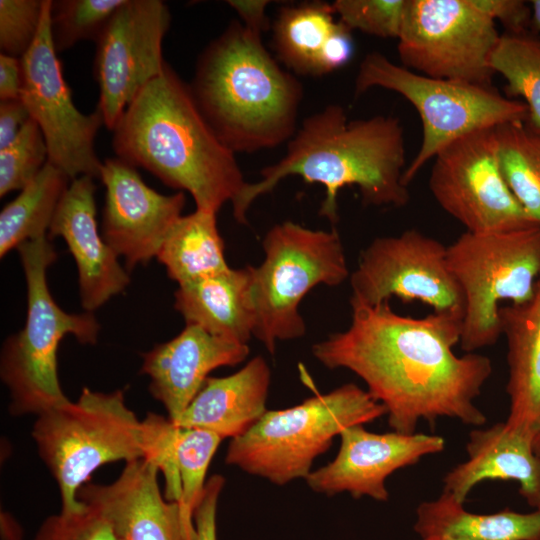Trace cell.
<instances>
[{
  "instance_id": "obj_1",
  "label": "cell",
  "mask_w": 540,
  "mask_h": 540,
  "mask_svg": "<svg viewBox=\"0 0 540 540\" xmlns=\"http://www.w3.org/2000/svg\"><path fill=\"white\" fill-rule=\"evenodd\" d=\"M351 323L312 346L329 369L343 368L361 378L387 411L393 431L415 433L420 420L439 417L480 426L486 417L474 400L492 373L487 356L454 354L463 318L433 312L415 318L377 305L350 303Z\"/></svg>"
},
{
  "instance_id": "obj_23",
  "label": "cell",
  "mask_w": 540,
  "mask_h": 540,
  "mask_svg": "<svg viewBox=\"0 0 540 540\" xmlns=\"http://www.w3.org/2000/svg\"><path fill=\"white\" fill-rule=\"evenodd\" d=\"M271 382L266 360L256 356L226 377H208L183 413L172 421L182 428H199L222 439L248 432L265 414Z\"/></svg>"
},
{
  "instance_id": "obj_41",
  "label": "cell",
  "mask_w": 540,
  "mask_h": 540,
  "mask_svg": "<svg viewBox=\"0 0 540 540\" xmlns=\"http://www.w3.org/2000/svg\"><path fill=\"white\" fill-rule=\"evenodd\" d=\"M30 118V113L21 99L0 101V150L15 140Z\"/></svg>"
},
{
  "instance_id": "obj_44",
  "label": "cell",
  "mask_w": 540,
  "mask_h": 540,
  "mask_svg": "<svg viewBox=\"0 0 540 540\" xmlns=\"http://www.w3.org/2000/svg\"><path fill=\"white\" fill-rule=\"evenodd\" d=\"M1 527L3 540H21L22 533L19 525L7 514H2Z\"/></svg>"
},
{
  "instance_id": "obj_28",
  "label": "cell",
  "mask_w": 540,
  "mask_h": 540,
  "mask_svg": "<svg viewBox=\"0 0 540 540\" xmlns=\"http://www.w3.org/2000/svg\"><path fill=\"white\" fill-rule=\"evenodd\" d=\"M71 179L49 161L0 213V256L22 243L48 235L58 204Z\"/></svg>"
},
{
  "instance_id": "obj_36",
  "label": "cell",
  "mask_w": 540,
  "mask_h": 540,
  "mask_svg": "<svg viewBox=\"0 0 540 540\" xmlns=\"http://www.w3.org/2000/svg\"><path fill=\"white\" fill-rule=\"evenodd\" d=\"M44 0H0L1 53L22 58L32 46L42 20Z\"/></svg>"
},
{
  "instance_id": "obj_14",
  "label": "cell",
  "mask_w": 540,
  "mask_h": 540,
  "mask_svg": "<svg viewBox=\"0 0 540 540\" xmlns=\"http://www.w3.org/2000/svg\"><path fill=\"white\" fill-rule=\"evenodd\" d=\"M428 183L439 206L466 231H503L535 221L504 179L496 127L474 131L444 147L434 157Z\"/></svg>"
},
{
  "instance_id": "obj_12",
  "label": "cell",
  "mask_w": 540,
  "mask_h": 540,
  "mask_svg": "<svg viewBox=\"0 0 540 540\" xmlns=\"http://www.w3.org/2000/svg\"><path fill=\"white\" fill-rule=\"evenodd\" d=\"M349 278L350 303L372 306L397 297L464 316V296L449 269L447 246L414 228L375 238Z\"/></svg>"
},
{
  "instance_id": "obj_38",
  "label": "cell",
  "mask_w": 540,
  "mask_h": 540,
  "mask_svg": "<svg viewBox=\"0 0 540 540\" xmlns=\"http://www.w3.org/2000/svg\"><path fill=\"white\" fill-rule=\"evenodd\" d=\"M472 5L493 21L498 20L505 32H523L531 29V4L523 0H470Z\"/></svg>"
},
{
  "instance_id": "obj_45",
  "label": "cell",
  "mask_w": 540,
  "mask_h": 540,
  "mask_svg": "<svg viewBox=\"0 0 540 540\" xmlns=\"http://www.w3.org/2000/svg\"><path fill=\"white\" fill-rule=\"evenodd\" d=\"M532 8L531 30L540 32V0L530 2Z\"/></svg>"
},
{
  "instance_id": "obj_25",
  "label": "cell",
  "mask_w": 540,
  "mask_h": 540,
  "mask_svg": "<svg viewBox=\"0 0 540 540\" xmlns=\"http://www.w3.org/2000/svg\"><path fill=\"white\" fill-rule=\"evenodd\" d=\"M463 504L447 491L436 500L420 503L414 530L422 539L540 540V508L527 514L508 508L492 514H475Z\"/></svg>"
},
{
  "instance_id": "obj_26",
  "label": "cell",
  "mask_w": 540,
  "mask_h": 540,
  "mask_svg": "<svg viewBox=\"0 0 540 540\" xmlns=\"http://www.w3.org/2000/svg\"><path fill=\"white\" fill-rule=\"evenodd\" d=\"M156 258L178 285L228 269L216 213L196 209L182 215L169 230Z\"/></svg>"
},
{
  "instance_id": "obj_10",
  "label": "cell",
  "mask_w": 540,
  "mask_h": 540,
  "mask_svg": "<svg viewBox=\"0 0 540 540\" xmlns=\"http://www.w3.org/2000/svg\"><path fill=\"white\" fill-rule=\"evenodd\" d=\"M265 258L253 267V336L271 354L276 342L306 332L299 304L314 287L342 284L350 273L335 228L313 230L293 221L273 226L263 239Z\"/></svg>"
},
{
  "instance_id": "obj_5",
  "label": "cell",
  "mask_w": 540,
  "mask_h": 540,
  "mask_svg": "<svg viewBox=\"0 0 540 540\" xmlns=\"http://www.w3.org/2000/svg\"><path fill=\"white\" fill-rule=\"evenodd\" d=\"M27 286L24 327L3 343L0 376L10 393V413L37 416L69 399L57 371L58 346L66 335L95 344L100 324L91 312L68 313L57 305L47 284V269L56 260L48 235L17 247Z\"/></svg>"
},
{
  "instance_id": "obj_24",
  "label": "cell",
  "mask_w": 540,
  "mask_h": 540,
  "mask_svg": "<svg viewBox=\"0 0 540 540\" xmlns=\"http://www.w3.org/2000/svg\"><path fill=\"white\" fill-rule=\"evenodd\" d=\"M253 267L224 271L179 284L174 308L186 324L196 325L220 338L247 344L253 336L255 310Z\"/></svg>"
},
{
  "instance_id": "obj_43",
  "label": "cell",
  "mask_w": 540,
  "mask_h": 540,
  "mask_svg": "<svg viewBox=\"0 0 540 540\" xmlns=\"http://www.w3.org/2000/svg\"><path fill=\"white\" fill-rule=\"evenodd\" d=\"M22 87L21 59L0 54V101L20 99Z\"/></svg>"
},
{
  "instance_id": "obj_2",
  "label": "cell",
  "mask_w": 540,
  "mask_h": 540,
  "mask_svg": "<svg viewBox=\"0 0 540 540\" xmlns=\"http://www.w3.org/2000/svg\"><path fill=\"white\" fill-rule=\"evenodd\" d=\"M405 145L399 118L376 115L348 120L344 108L331 104L306 117L288 141L278 162L260 171L261 179L247 183L232 202L238 223L259 196L272 191L288 176L325 188L319 215L331 223L338 220L337 196L348 185L359 188L364 205L403 207L409 203L403 184Z\"/></svg>"
},
{
  "instance_id": "obj_20",
  "label": "cell",
  "mask_w": 540,
  "mask_h": 540,
  "mask_svg": "<svg viewBox=\"0 0 540 540\" xmlns=\"http://www.w3.org/2000/svg\"><path fill=\"white\" fill-rule=\"evenodd\" d=\"M249 352L248 344L232 342L186 324L176 337L143 354L141 373L150 378V393L165 407L168 418L175 421L211 371L238 365Z\"/></svg>"
},
{
  "instance_id": "obj_37",
  "label": "cell",
  "mask_w": 540,
  "mask_h": 540,
  "mask_svg": "<svg viewBox=\"0 0 540 540\" xmlns=\"http://www.w3.org/2000/svg\"><path fill=\"white\" fill-rule=\"evenodd\" d=\"M32 540H122L111 523L95 508L47 517Z\"/></svg>"
},
{
  "instance_id": "obj_35",
  "label": "cell",
  "mask_w": 540,
  "mask_h": 540,
  "mask_svg": "<svg viewBox=\"0 0 540 540\" xmlns=\"http://www.w3.org/2000/svg\"><path fill=\"white\" fill-rule=\"evenodd\" d=\"M407 0H336L338 20L351 31L398 39Z\"/></svg>"
},
{
  "instance_id": "obj_34",
  "label": "cell",
  "mask_w": 540,
  "mask_h": 540,
  "mask_svg": "<svg viewBox=\"0 0 540 540\" xmlns=\"http://www.w3.org/2000/svg\"><path fill=\"white\" fill-rule=\"evenodd\" d=\"M141 425L144 458L163 474L165 498L179 504L181 481L177 465V440L180 427L169 418L154 413H148L141 420Z\"/></svg>"
},
{
  "instance_id": "obj_29",
  "label": "cell",
  "mask_w": 540,
  "mask_h": 540,
  "mask_svg": "<svg viewBox=\"0 0 540 540\" xmlns=\"http://www.w3.org/2000/svg\"><path fill=\"white\" fill-rule=\"evenodd\" d=\"M494 73L507 84L508 98L520 97L528 107L526 125L540 134V34L531 29L500 34L489 59Z\"/></svg>"
},
{
  "instance_id": "obj_19",
  "label": "cell",
  "mask_w": 540,
  "mask_h": 540,
  "mask_svg": "<svg viewBox=\"0 0 540 540\" xmlns=\"http://www.w3.org/2000/svg\"><path fill=\"white\" fill-rule=\"evenodd\" d=\"M95 190L90 176L71 180L48 230L49 238L64 239L75 260L81 305L86 312L101 307L130 282L118 255L98 231Z\"/></svg>"
},
{
  "instance_id": "obj_39",
  "label": "cell",
  "mask_w": 540,
  "mask_h": 540,
  "mask_svg": "<svg viewBox=\"0 0 540 540\" xmlns=\"http://www.w3.org/2000/svg\"><path fill=\"white\" fill-rule=\"evenodd\" d=\"M225 484L222 475L211 476L194 512L196 540H217L216 514L218 499Z\"/></svg>"
},
{
  "instance_id": "obj_31",
  "label": "cell",
  "mask_w": 540,
  "mask_h": 540,
  "mask_svg": "<svg viewBox=\"0 0 540 540\" xmlns=\"http://www.w3.org/2000/svg\"><path fill=\"white\" fill-rule=\"evenodd\" d=\"M223 439L199 428L179 429L177 465L181 481L180 512L189 540H196L194 512L202 497L206 473Z\"/></svg>"
},
{
  "instance_id": "obj_46",
  "label": "cell",
  "mask_w": 540,
  "mask_h": 540,
  "mask_svg": "<svg viewBox=\"0 0 540 540\" xmlns=\"http://www.w3.org/2000/svg\"><path fill=\"white\" fill-rule=\"evenodd\" d=\"M422 540H438L437 538H434V537H429V538H424Z\"/></svg>"
},
{
  "instance_id": "obj_3",
  "label": "cell",
  "mask_w": 540,
  "mask_h": 540,
  "mask_svg": "<svg viewBox=\"0 0 540 540\" xmlns=\"http://www.w3.org/2000/svg\"><path fill=\"white\" fill-rule=\"evenodd\" d=\"M112 131L118 158L189 192L196 209L217 213L248 183L235 153L202 115L189 85L168 65L137 94Z\"/></svg>"
},
{
  "instance_id": "obj_16",
  "label": "cell",
  "mask_w": 540,
  "mask_h": 540,
  "mask_svg": "<svg viewBox=\"0 0 540 540\" xmlns=\"http://www.w3.org/2000/svg\"><path fill=\"white\" fill-rule=\"evenodd\" d=\"M99 178L106 188L102 236L131 271L156 257L174 223L182 216L185 194H160L143 181L135 167L120 158L102 163Z\"/></svg>"
},
{
  "instance_id": "obj_9",
  "label": "cell",
  "mask_w": 540,
  "mask_h": 540,
  "mask_svg": "<svg viewBox=\"0 0 540 540\" xmlns=\"http://www.w3.org/2000/svg\"><path fill=\"white\" fill-rule=\"evenodd\" d=\"M447 263L465 302L461 348L493 345L502 334L500 303L530 300L540 277V222L494 232L465 231L447 246Z\"/></svg>"
},
{
  "instance_id": "obj_27",
  "label": "cell",
  "mask_w": 540,
  "mask_h": 540,
  "mask_svg": "<svg viewBox=\"0 0 540 540\" xmlns=\"http://www.w3.org/2000/svg\"><path fill=\"white\" fill-rule=\"evenodd\" d=\"M332 4L307 1L280 8L273 24L278 59L295 74L319 76L324 47L338 25Z\"/></svg>"
},
{
  "instance_id": "obj_6",
  "label": "cell",
  "mask_w": 540,
  "mask_h": 540,
  "mask_svg": "<svg viewBox=\"0 0 540 540\" xmlns=\"http://www.w3.org/2000/svg\"><path fill=\"white\" fill-rule=\"evenodd\" d=\"M386 414L367 390L346 383L298 405L267 410L248 432L231 439L225 463L279 486L306 479L344 429Z\"/></svg>"
},
{
  "instance_id": "obj_17",
  "label": "cell",
  "mask_w": 540,
  "mask_h": 540,
  "mask_svg": "<svg viewBox=\"0 0 540 540\" xmlns=\"http://www.w3.org/2000/svg\"><path fill=\"white\" fill-rule=\"evenodd\" d=\"M339 437L336 457L305 479L310 489L327 496L348 492L354 498L387 501L389 475L445 448L444 438L438 435L374 433L363 425L348 427Z\"/></svg>"
},
{
  "instance_id": "obj_42",
  "label": "cell",
  "mask_w": 540,
  "mask_h": 540,
  "mask_svg": "<svg viewBox=\"0 0 540 540\" xmlns=\"http://www.w3.org/2000/svg\"><path fill=\"white\" fill-rule=\"evenodd\" d=\"M228 5L232 7L242 24L250 31L262 35L267 30L268 19L266 17L267 0H229Z\"/></svg>"
},
{
  "instance_id": "obj_8",
  "label": "cell",
  "mask_w": 540,
  "mask_h": 540,
  "mask_svg": "<svg viewBox=\"0 0 540 540\" xmlns=\"http://www.w3.org/2000/svg\"><path fill=\"white\" fill-rule=\"evenodd\" d=\"M374 87L402 95L421 119V146L405 168V186L430 159L458 138L510 122H526L528 117L524 101L505 97L492 85L429 77L397 65L377 51L366 54L360 63L355 97Z\"/></svg>"
},
{
  "instance_id": "obj_40",
  "label": "cell",
  "mask_w": 540,
  "mask_h": 540,
  "mask_svg": "<svg viewBox=\"0 0 540 540\" xmlns=\"http://www.w3.org/2000/svg\"><path fill=\"white\" fill-rule=\"evenodd\" d=\"M355 51L351 30L338 20L329 37L319 61V76L336 71L347 65Z\"/></svg>"
},
{
  "instance_id": "obj_21",
  "label": "cell",
  "mask_w": 540,
  "mask_h": 540,
  "mask_svg": "<svg viewBox=\"0 0 540 540\" xmlns=\"http://www.w3.org/2000/svg\"><path fill=\"white\" fill-rule=\"evenodd\" d=\"M466 450L468 459L445 475L443 491L464 503L471 490L483 481H516L527 503L540 508V456L527 439L499 422L472 430Z\"/></svg>"
},
{
  "instance_id": "obj_18",
  "label": "cell",
  "mask_w": 540,
  "mask_h": 540,
  "mask_svg": "<svg viewBox=\"0 0 540 540\" xmlns=\"http://www.w3.org/2000/svg\"><path fill=\"white\" fill-rule=\"evenodd\" d=\"M158 469L140 458L109 484L86 483L78 500L99 511L122 540H189L180 507L162 495Z\"/></svg>"
},
{
  "instance_id": "obj_30",
  "label": "cell",
  "mask_w": 540,
  "mask_h": 540,
  "mask_svg": "<svg viewBox=\"0 0 540 540\" xmlns=\"http://www.w3.org/2000/svg\"><path fill=\"white\" fill-rule=\"evenodd\" d=\"M498 157L510 190L535 221L540 222V134L525 122L496 127Z\"/></svg>"
},
{
  "instance_id": "obj_33",
  "label": "cell",
  "mask_w": 540,
  "mask_h": 540,
  "mask_svg": "<svg viewBox=\"0 0 540 540\" xmlns=\"http://www.w3.org/2000/svg\"><path fill=\"white\" fill-rule=\"evenodd\" d=\"M49 160L48 148L38 124L30 118L15 140L0 150V196L22 190Z\"/></svg>"
},
{
  "instance_id": "obj_22",
  "label": "cell",
  "mask_w": 540,
  "mask_h": 540,
  "mask_svg": "<svg viewBox=\"0 0 540 540\" xmlns=\"http://www.w3.org/2000/svg\"><path fill=\"white\" fill-rule=\"evenodd\" d=\"M507 341V427L527 439L540 456V277L530 300L500 307Z\"/></svg>"
},
{
  "instance_id": "obj_13",
  "label": "cell",
  "mask_w": 540,
  "mask_h": 540,
  "mask_svg": "<svg viewBox=\"0 0 540 540\" xmlns=\"http://www.w3.org/2000/svg\"><path fill=\"white\" fill-rule=\"evenodd\" d=\"M51 0H44L41 24L30 49L21 58L20 99L40 127L49 162L71 180L80 176L99 178L102 163L94 140L104 124L97 108L81 113L74 105L55 50L50 27Z\"/></svg>"
},
{
  "instance_id": "obj_15",
  "label": "cell",
  "mask_w": 540,
  "mask_h": 540,
  "mask_svg": "<svg viewBox=\"0 0 540 540\" xmlns=\"http://www.w3.org/2000/svg\"><path fill=\"white\" fill-rule=\"evenodd\" d=\"M170 20L169 9L160 0H126L95 41L97 108L110 130L137 94L165 69L162 43Z\"/></svg>"
},
{
  "instance_id": "obj_11",
  "label": "cell",
  "mask_w": 540,
  "mask_h": 540,
  "mask_svg": "<svg viewBox=\"0 0 540 540\" xmlns=\"http://www.w3.org/2000/svg\"><path fill=\"white\" fill-rule=\"evenodd\" d=\"M499 37L470 0H407L397 50L402 66L419 74L491 85Z\"/></svg>"
},
{
  "instance_id": "obj_4",
  "label": "cell",
  "mask_w": 540,
  "mask_h": 540,
  "mask_svg": "<svg viewBox=\"0 0 540 540\" xmlns=\"http://www.w3.org/2000/svg\"><path fill=\"white\" fill-rule=\"evenodd\" d=\"M192 96L233 153H252L289 141L297 131L303 87L262 43V35L232 21L198 58Z\"/></svg>"
},
{
  "instance_id": "obj_7",
  "label": "cell",
  "mask_w": 540,
  "mask_h": 540,
  "mask_svg": "<svg viewBox=\"0 0 540 540\" xmlns=\"http://www.w3.org/2000/svg\"><path fill=\"white\" fill-rule=\"evenodd\" d=\"M32 437L58 485L63 513L84 507L78 490L99 467L144 458L141 420L128 408L122 390L83 388L77 401L39 414Z\"/></svg>"
},
{
  "instance_id": "obj_32",
  "label": "cell",
  "mask_w": 540,
  "mask_h": 540,
  "mask_svg": "<svg viewBox=\"0 0 540 540\" xmlns=\"http://www.w3.org/2000/svg\"><path fill=\"white\" fill-rule=\"evenodd\" d=\"M126 0H58L51 2L50 27L57 53L81 40L96 41Z\"/></svg>"
}]
</instances>
